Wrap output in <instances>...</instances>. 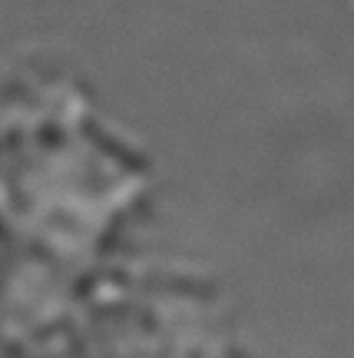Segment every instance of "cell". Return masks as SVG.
<instances>
[]
</instances>
